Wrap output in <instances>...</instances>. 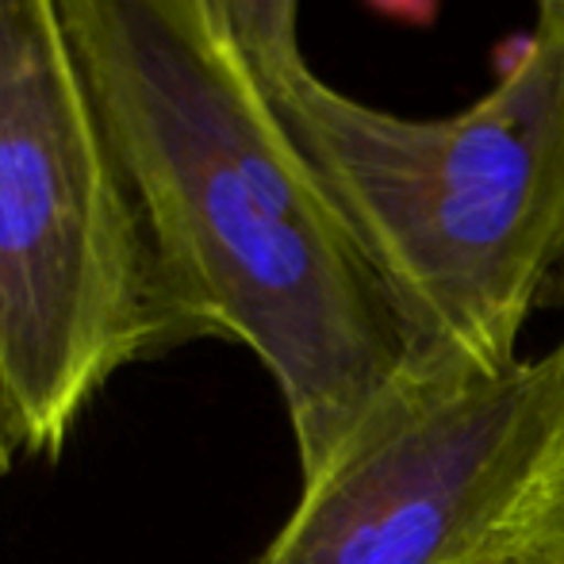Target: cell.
<instances>
[{"mask_svg": "<svg viewBox=\"0 0 564 564\" xmlns=\"http://www.w3.org/2000/svg\"><path fill=\"white\" fill-rule=\"evenodd\" d=\"M269 100L426 346L519 361L564 296V0H538L534 35L457 116H392L312 66Z\"/></svg>", "mask_w": 564, "mask_h": 564, "instance_id": "7a4b0ae2", "label": "cell"}, {"mask_svg": "<svg viewBox=\"0 0 564 564\" xmlns=\"http://www.w3.org/2000/svg\"><path fill=\"white\" fill-rule=\"evenodd\" d=\"M208 4L265 93L307 66L300 54V0H208Z\"/></svg>", "mask_w": 564, "mask_h": 564, "instance_id": "5b68a950", "label": "cell"}, {"mask_svg": "<svg viewBox=\"0 0 564 564\" xmlns=\"http://www.w3.org/2000/svg\"><path fill=\"white\" fill-rule=\"evenodd\" d=\"M476 564H564V545L557 538L530 527V530H522L519 538H511L507 545L491 550L488 557H480Z\"/></svg>", "mask_w": 564, "mask_h": 564, "instance_id": "8992f818", "label": "cell"}, {"mask_svg": "<svg viewBox=\"0 0 564 564\" xmlns=\"http://www.w3.org/2000/svg\"><path fill=\"white\" fill-rule=\"evenodd\" d=\"M15 449H20V438H15L12 415H8L4 392H0V476L8 473V465H12V453H15Z\"/></svg>", "mask_w": 564, "mask_h": 564, "instance_id": "ba28073f", "label": "cell"}, {"mask_svg": "<svg viewBox=\"0 0 564 564\" xmlns=\"http://www.w3.org/2000/svg\"><path fill=\"white\" fill-rule=\"evenodd\" d=\"M530 527L542 530V534H550V538H557V542L564 545V438H561L557 460H553L550 484H545V496H542V503H538V514H534Z\"/></svg>", "mask_w": 564, "mask_h": 564, "instance_id": "52a82bcc", "label": "cell"}, {"mask_svg": "<svg viewBox=\"0 0 564 564\" xmlns=\"http://www.w3.org/2000/svg\"><path fill=\"white\" fill-rule=\"evenodd\" d=\"M188 338L281 388L304 480L434 349L208 0H62Z\"/></svg>", "mask_w": 564, "mask_h": 564, "instance_id": "6da1fadb", "label": "cell"}, {"mask_svg": "<svg viewBox=\"0 0 564 564\" xmlns=\"http://www.w3.org/2000/svg\"><path fill=\"white\" fill-rule=\"evenodd\" d=\"M564 438V338L480 365L434 354L304 480L258 564H476L530 530Z\"/></svg>", "mask_w": 564, "mask_h": 564, "instance_id": "277c9868", "label": "cell"}, {"mask_svg": "<svg viewBox=\"0 0 564 564\" xmlns=\"http://www.w3.org/2000/svg\"><path fill=\"white\" fill-rule=\"evenodd\" d=\"M188 341L62 0H0V392L58 453L123 365Z\"/></svg>", "mask_w": 564, "mask_h": 564, "instance_id": "3957f363", "label": "cell"}]
</instances>
